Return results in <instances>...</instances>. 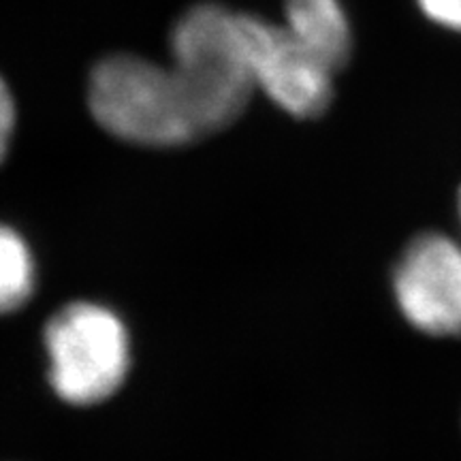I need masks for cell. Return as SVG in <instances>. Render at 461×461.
I'll use <instances>...</instances> for the list:
<instances>
[{
	"label": "cell",
	"mask_w": 461,
	"mask_h": 461,
	"mask_svg": "<svg viewBox=\"0 0 461 461\" xmlns=\"http://www.w3.org/2000/svg\"><path fill=\"white\" fill-rule=\"evenodd\" d=\"M171 73L197 140L240 120L257 86L240 14L216 3L190 7L171 31Z\"/></svg>",
	"instance_id": "cell-1"
},
{
	"label": "cell",
	"mask_w": 461,
	"mask_h": 461,
	"mask_svg": "<svg viewBox=\"0 0 461 461\" xmlns=\"http://www.w3.org/2000/svg\"><path fill=\"white\" fill-rule=\"evenodd\" d=\"M88 105L109 135L148 148L197 141L169 67L135 54H112L88 77Z\"/></svg>",
	"instance_id": "cell-2"
},
{
	"label": "cell",
	"mask_w": 461,
	"mask_h": 461,
	"mask_svg": "<svg viewBox=\"0 0 461 461\" xmlns=\"http://www.w3.org/2000/svg\"><path fill=\"white\" fill-rule=\"evenodd\" d=\"M45 348L56 393L77 406L107 400L129 370V336L122 321L103 305L62 308L48 322Z\"/></svg>",
	"instance_id": "cell-3"
},
{
	"label": "cell",
	"mask_w": 461,
	"mask_h": 461,
	"mask_svg": "<svg viewBox=\"0 0 461 461\" xmlns=\"http://www.w3.org/2000/svg\"><path fill=\"white\" fill-rule=\"evenodd\" d=\"M248 62L257 90L295 118H316L330 107L333 68L286 31L263 17L240 14Z\"/></svg>",
	"instance_id": "cell-4"
},
{
	"label": "cell",
	"mask_w": 461,
	"mask_h": 461,
	"mask_svg": "<svg viewBox=\"0 0 461 461\" xmlns=\"http://www.w3.org/2000/svg\"><path fill=\"white\" fill-rule=\"evenodd\" d=\"M393 293L419 331L461 338V246L442 233L414 238L395 263Z\"/></svg>",
	"instance_id": "cell-5"
},
{
	"label": "cell",
	"mask_w": 461,
	"mask_h": 461,
	"mask_svg": "<svg viewBox=\"0 0 461 461\" xmlns=\"http://www.w3.org/2000/svg\"><path fill=\"white\" fill-rule=\"evenodd\" d=\"M285 28L333 71L346 65L353 50V31L339 0H286Z\"/></svg>",
	"instance_id": "cell-6"
},
{
	"label": "cell",
	"mask_w": 461,
	"mask_h": 461,
	"mask_svg": "<svg viewBox=\"0 0 461 461\" xmlns=\"http://www.w3.org/2000/svg\"><path fill=\"white\" fill-rule=\"evenodd\" d=\"M34 291V263L24 240L0 224V312L22 308Z\"/></svg>",
	"instance_id": "cell-7"
},
{
	"label": "cell",
	"mask_w": 461,
	"mask_h": 461,
	"mask_svg": "<svg viewBox=\"0 0 461 461\" xmlns=\"http://www.w3.org/2000/svg\"><path fill=\"white\" fill-rule=\"evenodd\" d=\"M417 5L434 24L461 32V0H417Z\"/></svg>",
	"instance_id": "cell-8"
},
{
	"label": "cell",
	"mask_w": 461,
	"mask_h": 461,
	"mask_svg": "<svg viewBox=\"0 0 461 461\" xmlns=\"http://www.w3.org/2000/svg\"><path fill=\"white\" fill-rule=\"evenodd\" d=\"M15 129V101L9 86L0 77V163L7 157V149Z\"/></svg>",
	"instance_id": "cell-9"
},
{
	"label": "cell",
	"mask_w": 461,
	"mask_h": 461,
	"mask_svg": "<svg viewBox=\"0 0 461 461\" xmlns=\"http://www.w3.org/2000/svg\"><path fill=\"white\" fill-rule=\"evenodd\" d=\"M459 216H461V193H459Z\"/></svg>",
	"instance_id": "cell-10"
}]
</instances>
